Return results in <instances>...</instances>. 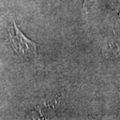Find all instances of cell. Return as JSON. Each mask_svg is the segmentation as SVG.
<instances>
[{
  "mask_svg": "<svg viewBox=\"0 0 120 120\" xmlns=\"http://www.w3.org/2000/svg\"><path fill=\"white\" fill-rule=\"evenodd\" d=\"M8 32L10 45L18 55L26 58L30 57L32 55H37V45L22 34L15 22L12 26L9 27Z\"/></svg>",
  "mask_w": 120,
  "mask_h": 120,
  "instance_id": "6da1fadb",
  "label": "cell"
}]
</instances>
